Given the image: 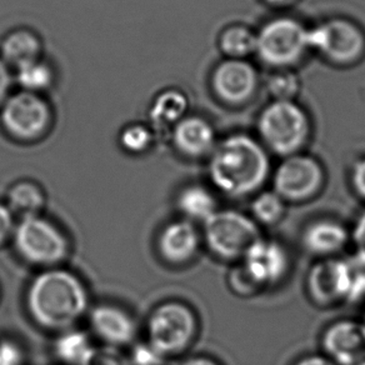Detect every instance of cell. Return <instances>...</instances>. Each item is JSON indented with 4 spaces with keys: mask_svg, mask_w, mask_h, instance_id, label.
<instances>
[{
    "mask_svg": "<svg viewBox=\"0 0 365 365\" xmlns=\"http://www.w3.org/2000/svg\"><path fill=\"white\" fill-rule=\"evenodd\" d=\"M163 355L150 344H138L132 354L133 365H159Z\"/></svg>",
    "mask_w": 365,
    "mask_h": 365,
    "instance_id": "obj_30",
    "label": "cell"
},
{
    "mask_svg": "<svg viewBox=\"0 0 365 365\" xmlns=\"http://www.w3.org/2000/svg\"><path fill=\"white\" fill-rule=\"evenodd\" d=\"M307 49L308 29L288 18L269 21L257 36L255 51L269 66H290L299 61Z\"/></svg>",
    "mask_w": 365,
    "mask_h": 365,
    "instance_id": "obj_5",
    "label": "cell"
},
{
    "mask_svg": "<svg viewBox=\"0 0 365 365\" xmlns=\"http://www.w3.org/2000/svg\"><path fill=\"white\" fill-rule=\"evenodd\" d=\"M178 149L189 157H202L213 150L215 135L210 124L200 118H184L174 129Z\"/></svg>",
    "mask_w": 365,
    "mask_h": 365,
    "instance_id": "obj_16",
    "label": "cell"
},
{
    "mask_svg": "<svg viewBox=\"0 0 365 365\" xmlns=\"http://www.w3.org/2000/svg\"><path fill=\"white\" fill-rule=\"evenodd\" d=\"M41 41L33 33L19 31L6 36L1 46V61L6 66H18L39 59Z\"/></svg>",
    "mask_w": 365,
    "mask_h": 365,
    "instance_id": "obj_19",
    "label": "cell"
},
{
    "mask_svg": "<svg viewBox=\"0 0 365 365\" xmlns=\"http://www.w3.org/2000/svg\"><path fill=\"white\" fill-rule=\"evenodd\" d=\"M269 159L264 148L243 134L227 138L215 148L209 163L214 185L233 198L257 192L267 180Z\"/></svg>",
    "mask_w": 365,
    "mask_h": 365,
    "instance_id": "obj_1",
    "label": "cell"
},
{
    "mask_svg": "<svg viewBox=\"0 0 365 365\" xmlns=\"http://www.w3.org/2000/svg\"><path fill=\"white\" fill-rule=\"evenodd\" d=\"M204 235L210 250L224 259L244 258L260 239L257 224L235 210H217L204 222Z\"/></svg>",
    "mask_w": 365,
    "mask_h": 365,
    "instance_id": "obj_4",
    "label": "cell"
},
{
    "mask_svg": "<svg viewBox=\"0 0 365 365\" xmlns=\"http://www.w3.org/2000/svg\"><path fill=\"white\" fill-rule=\"evenodd\" d=\"M243 259L242 267L258 287L278 283L288 270V254L274 240L259 239Z\"/></svg>",
    "mask_w": 365,
    "mask_h": 365,
    "instance_id": "obj_12",
    "label": "cell"
},
{
    "mask_svg": "<svg viewBox=\"0 0 365 365\" xmlns=\"http://www.w3.org/2000/svg\"><path fill=\"white\" fill-rule=\"evenodd\" d=\"M267 1H269L270 4H274V6H284V4H288L293 0H267Z\"/></svg>",
    "mask_w": 365,
    "mask_h": 365,
    "instance_id": "obj_39",
    "label": "cell"
},
{
    "mask_svg": "<svg viewBox=\"0 0 365 365\" xmlns=\"http://www.w3.org/2000/svg\"><path fill=\"white\" fill-rule=\"evenodd\" d=\"M353 237H354V242L356 244L358 252L365 255V212L361 214V217L356 222Z\"/></svg>",
    "mask_w": 365,
    "mask_h": 365,
    "instance_id": "obj_36",
    "label": "cell"
},
{
    "mask_svg": "<svg viewBox=\"0 0 365 365\" xmlns=\"http://www.w3.org/2000/svg\"><path fill=\"white\" fill-rule=\"evenodd\" d=\"M220 46L230 59H242L257 51V36L242 26H233L223 33Z\"/></svg>",
    "mask_w": 365,
    "mask_h": 365,
    "instance_id": "obj_24",
    "label": "cell"
},
{
    "mask_svg": "<svg viewBox=\"0 0 365 365\" xmlns=\"http://www.w3.org/2000/svg\"><path fill=\"white\" fill-rule=\"evenodd\" d=\"M215 93L230 104H240L252 97L257 86V73L243 59H229L217 68L213 76Z\"/></svg>",
    "mask_w": 365,
    "mask_h": 365,
    "instance_id": "obj_14",
    "label": "cell"
},
{
    "mask_svg": "<svg viewBox=\"0 0 365 365\" xmlns=\"http://www.w3.org/2000/svg\"><path fill=\"white\" fill-rule=\"evenodd\" d=\"M329 359L339 365H358L365 359V328L350 320L330 325L323 336Z\"/></svg>",
    "mask_w": 365,
    "mask_h": 365,
    "instance_id": "obj_13",
    "label": "cell"
},
{
    "mask_svg": "<svg viewBox=\"0 0 365 365\" xmlns=\"http://www.w3.org/2000/svg\"><path fill=\"white\" fill-rule=\"evenodd\" d=\"M91 323L94 331L109 344H128L135 336L132 318L112 305H101L93 310Z\"/></svg>",
    "mask_w": 365,
    "mask_h": 365,
    "instance_id": "obj_15",
    "label": "cell"
},
{
    "mask_svg": "<svg viewBox=\"0 0 365 365\" xmlns=\"http://www.w3.org/2000/svg\"><path fill=\"white\" fill-rule=\"evenodd\" d=\"M358 365H365V359L361 361V363H359Z\"/></svg>",
    "mask_w": 365,
    "mask_h": 365,
    "instance_id": "obj_40",
    "label": "cell"
},
{
    "mask_svg": "<svg viewBox=\"0 0 365 365\" xmlns=\"http://www.w3.org/2000/svg\"><path fill=\"white\" fill-rule=\"evenodd\" d=\"M83 365H132V363L113 348H94Z\"/></svg>",
    "mask_w": 365,
    "mask_h": 365,
    "instance_id": "obj_28",
    "label": "cell"
},
{
    "mask_svg": "<svg viewBox=\"0 0 365 365\" xmlns=\"http://www.w3.org/2000/svg\"><path fill=\"white\" fill-rule=\"evenodd\" d=\"M88 304L86 288L66 270H49L31 283L28 308L33 318L46 328L63 329L84 314Z\"/></svg>",
    "mask_w": 365,
    "mask_h": 365,
    "instance_id": "obj_2",
    "label": "cell"
},
{
    "mask_svg": "<svg viewBox=\"0 0 365 365\" xmlns=\"http://www.w3.org/2000/svg\"><path fill=\"white\" fill-rule=\"evenodd\" d=\"M351 182H353L355 192L359 197L365 199V159L355 164Z\"/></svg>",
    "mask_w": 365,
    "mask_h": 365,
    "instance_id": "obj_34",
    "label": "cell"
},
{
    "mask_svg": "<svg viewBox=\"0 0 365 365\" xmlns=\"http://www.w3.org/2000/svg\"><path fill=\"white\" fill-rule=\"evenodd\" d=\"M178 208L185 217L207 222L217 212V202L209 190L193 185L182 190L178 198Z\"/></svg>",
    "mask_w": 365,
    "mask_h": 365,
    "instance_id": "obj_20",
    "label": "cell"
},
{
    "mask_svg": "<svg viewBox=\"0 0 365 365\" xmlns=\"http://www.w3.org/2000/svg\"><path fill=\"white\" fill-rule=\"evenodd\" d=\"M284 200L275 192L259 194L252 204V212L260 223H277L284 214Z\"/></svg>",
    "mask_w": 365,
    "mask_h": 365,
    "instance_id": "obj_26",
    "label": "cell"
},
{
    "mask_svg": "<svg viewBox=\"0 0 365 365\" xmlns=\"http://www.w3.org/2000/svg\"><path fill=\"white\" fill-rule=\"evenodd\" d=\"M51 120L46 103L34 93L23 91L8 98L3 110L1 122L11 135L21 139H34L46 132Z\"/></svg>",
    "mask_w": 365,
    "mask_h": 365,
    "instance_id": "obj_9",
    "label": "cell"
},
{
    "mask_svg": "<svg viewBox=\"0 0 365 365\" xmlns=\"http://www.w3.org/2000/svg\"><path fill=\"white\" fill-rule=\"evenodd\" d=\"M93 349L88 335L81 331H68L56 343L58 358L71 365L84 364Z\"/></svg>",
    "mask_w": 365,
    "mask_h": 365,
    "instance_id": "obj_23",
    "label": "cell"
},
{
    "mask_svg": "<svg viewBox=\"0 0 365 365\" xmlns=\"http://www.w3.org/2000/svg\"><path fill=\"white\" fill-rule=\"evenodd\" d=\"M188 102L180 91H168L155 99L150 110V117L155 125L169 127L177 125L187 112Z\"/></svg>",
    "mask_w": 365,
    "mask_h": 365,
    "instance_id": "obj_21",
    "label": "cell"
},
{
    "mask_svg": "<svg viewBox=\"0 0 365 365\" xmlns=\"http://www.w3.org/2000/svg\"><path fill=\"white\" fill-rule=\"evenodd\" d=\"M182 365H217L212 360L205 359V358H195L185 361Z\"/></svg>",
    "mask_w": 365,
    "mask_h": 365,
    "instance_id": "obj_38",
    "label": "cell"
},
{
    "mask_svg": "<svg viewBox=\"0 0 365 365\" xmlns=\"http://www.w3.org/2000/svg\"><path fill=\"white\" fill-rule=\"evenodd\" d=\"M13 213L8 207L0 204V244L3 243L13 230Z\"/></svg>",
    "mask_w": 365,
    "mask_h": 365,
    "instance_id": "obj_33",
    "label": "cell"
},
{
    "mask_svg": "<svg viewBox=\"0 0 365 365\" xmlns=\"http://www.w3.org/2000/svg\"><path fill=\"white\" fill-rule=\"evenodd\" d=\"M21 351L11 341H0V365H21Z\"/></svg>",
    "mask_w": 365,
    "mask_h": 365,
    "instance_id": "obj_32",
    "label": "cell"
},
{
    "mask_svg": "<svg viewBox=\"0 0 365 365\" xmlns=\"http://www.w3.org/2000/svg\"><path fill=\"white\" fill-rule=\"evenodd\" d=\"M195 329V317L188 307L167 303L157 308L149 319V344L162 355L178 353L189 344Z\"/></svg>",
    "mask_w": 365,
    "mask_h": 365,
    "instance_id": "obj_6",
    "label": "cell"
},
{
    "mask_svg": "<svg viewBox=\"0 0 365 365\" xmlns=\"http://www.w3.org/2000/svg\"><path fill=\"white\" fill-rule=\"evenodd\" d=\"M16 247L23 258L41 265L59 263L66 258L68 243L63 234L39 217L21 220L16 230Z\"/></svg>",
    "mask_w": 365,
    "mask_h": 365,
    "instance_id": "obj_7",
    "label": "cell"
},
{
    "mask_svg": "<svg viewBox=\"0 0 365 365\" xmlns=\"http://www.w3.org/2000/svg\"><path fill=\"white\" fill-rule=\"evenodd\" d=\"M9 209L23 215V219L36 217L44 204L41 189L31 182H19L9 192Z\"/></svg>",
    "mask_w": 365,
    "mask_h": 365,
    "instance_id": "obj_22",
    "label": "cell"
},
{
    "mask_svg": "<svg viewBox=\"0 0 365 365\" xmlns=\"http://www.w3.org/2000/svg\"><path fill=\"white\" fill-rule=\"evenodd\" d=\"M323 182L319 164L312 158L292 155L274 175V192L283 200L299 202L313 197Z\"/></svg>",
    "mask_w": 365,
    "mask_h": 365,
    "instance_id": "obj_10",
    "label": "cell"
},
{
    "mask_svg": "<svg viewBox=\"0 0 365 365\" xmlns=\"http://www.w3.org/2000/svg\"><path fill=\"white\" fill-rule=\"evenodd\" d=\"M297 365H336L334 361L325 358V356H319V355H312L308 358L300 360Z\"/></svg>",
    "mask_w": 365,
    "mask_h": 365,
    "instance_id": "obj_37",
    "label": "cell"
},
{
    "mask_svg": "<svg viewBox=\"0 0 365 365\" xmlns=\"http://www.w3.org/2000/svg\"><path fill=\"white\" fill-rule=\"evenodd\" d=\"M259 132L274 153L292 157L303 147L309 134L304 110L290 101H277L259 118Z\"/></svg>",
    "mask_w": 365,
    "mask_h": 365,
    "instance_id": "obj_3",
    "label": "cell"
},
{
    "mask_svg": "<svg viewBox=\"0 0 365 365\" xmlns=\"http://www.w3.org/2000/svg\"><path fill=\"white\" fill-rule=\"evenodd\" d=\"M123 147L128 152H144L152 142V133L148 130L144 125H130L125 128L120 137Z\"/></svg>",
    "mask_w": 365,
    "mask_h": 365,
    "instance_id": "obj_27",
    "label": "cell"
},
{
    "mask_svg": "<svg viewBox=\"0 0 365 365\" xmlns=\"http://www.w3.org/2000/svg\"><path fill=\"white\" fill-rule=\"evenodd\" d=\"M363 325H364V328H365V323H363Z\"/></svg>",
    "mask_w": 365,
    "mask_h": 365,
    "instance_id": "obj_41",
    "label": "cell"
},
{
    "mask_svg": "<svg viewBox=\"0 0 365 365\" xmlns=\"http://www.w3.org/2000/svg\"><path fill=\"white\" fill-rule=\"evenodd\" d=\"M11 86V71L4 61L0 59V104L6 103Z\"/></svg>",
    "mask_w": 365,
    "mask_h": 365,
    "instance_id": "obj_35",
    "label": "cell"
},
{
    "mask_svg": "<svg viewBox=\"0 0 365 365\" xmlns=\"http://www.w3.org/2000/svg\"><path fill=\"white\" fill-rule=\"evenodd\" d=\"M270 91L277 101H289L298 91V83L293 76H279L270 81Z\"/></svg>",
    "mask_w": 365,
    "mask_h": 365,
    "instance_id": "obj_29",
    "label": "cell"
},
{
    "mask_svg": "<svg viewBox=\"0 0 365 365\" xmlns=\"http://www.w3.org/2000/svg\"><path fill=\"white\" fill-rule=\"evenodd\" d=\"M308 48L320 51L334 63L348 64L361 54L364 36L349 21H331L308 31Z\"/></svg>",
    "mask_w": 365,
    "mask_h": 365,
    "instance_id": "obj_8",
    "label": "cell"
},
{
    "mask_svg": "<svg viewBox=\"0 0 365 365\" xmlns=\"http://www.w3.org/2000/svg\"><path fill=\"white\" fill-rule=\"evenodd\" d=\"M308 289L319 304H333L338 300H348L350 290L348 260L329 259L315 264L308 277Z\"/></svg>",
    "mask_w": 365,
    "mask_h": 365,
    "instance_id": "obj_11",
    "label": "cell"
},
{
    "mask_svg": "<svg viewBox=\"0 0 365 365\" xmlns=\"http://www.w3.org/2000/svg\"><path fill=\"white\" fill-rule=\"evenodd\" d=\"M230 280H232V287L234 289L242 294H250L253 290L258 288V285L255 284L253 280L249 278L248 274L245 273L243 267H240L232 273V279Z\"/></svg>",
    "mask_w": 365,
    "mask_h": 365,
    "instance_id": "obj_31",
    "label": "cell"
},
{
    "mask_svg": "<svg viewBox=\"0 0 365 365\" xmlns=\"http://www.w3.org/2000/svg\"><path fill=\"white\" fill-rule=\"evenodd\" d=\"M348 232L341 224L331 220H319L305 229L303 244L309 253L331 255L344 248Z\"/></svg>",
    "mask_w": 365,
    "mask_h": 365,
    "instance_id": "obj_18",
    "label": "cell"
},
{
    "mask_svg": "<svg viewBox=\"0 0 365 365\" xmlns=\"http://www.w3.org/2000/svg\"><path fill=\"white\" fill-rule=\"evenodd\" d=\"M199 237L193 224L180 220L169 224L159 239L163 257L172 263H182L192 258L198 249Z\"/></svg>",
    "mask_w": 365,
    "mask_h": 365,
    "instance_id": "obj_17",
    "label": "cell"
},
{
    "mask_svg": "<svg viewBox=\"0 0 365 365\" xmlns=\"http://www.w3.org/2000/svg\"><path fill=\"white\" fill-rule=\"evenodd\" d=\"M16 79L24 91L36 94L38 91H44L51 86L53 74L49 66L36 59L18 66Z\"/></svg>",
    "mask_w": 365,
    "mask_h": 365,
    "instance_id": "obj_25",
    "label": "cell"
}]
</instances>
